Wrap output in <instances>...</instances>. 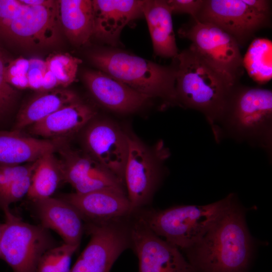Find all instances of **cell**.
<instances>
[{"label":"cell","mask_w":272,"mask_h":272,"mask_svg":"<svg viewBox=\"0 0 272 272\" xmlns=\"http://www.w3.org/2000/svg\"><path fill=\"white\" fill-rule=\"evenodd\" d=\"M173 59L177 105L201 113L213 130L240 83H234L218 71L190 46Z\"/></svg>","instance_id":"6da1fadb"},{"label":"cell","mask_w":272,"mask_h":272,"mask_svg":"<svg viewBox=\"0 0 272 272\" xmlns=\"http://www.w3.org/2000/svg\"><path fill=\"white\" fill-rule=\"evenodd\" d=\"M83 78L94 98L115 112L131 113L142 107L150 98L100 70L85 71Z\"/></svg>","instance_id":"2e32d148"},{"label":"cell","mask_w":272,"mask_h":272,"mask_svg":"<svg viewBox=\"0 0 272 272\" xmlns=\"http://www.w3.org/2000/svg\"><path fill=\"white\" fill-rule=\"evenodd\" d=\"M58 86L59 84L55 76L50 71L47 69L42 80L40 91L51 90L56 89V87Z\"/></svg>","instance_id":"e575fe53"},{"label":"cell","mask_w":272,"mask_h":272,"mask_svg":"<svg viewBox=\"0 0 272 272\" xmlns=\"http://www.w3.org/2000/svg\"><path fill=\"white\" fill-rule=\"evenodd\" d=\"M79 246L63 243L48 249L41 257L36 272H70L72 256Z\"/></svg>","instance_id":"484cf974"},{"label":"cell","mask_w":272,"mask_h":272,"mask_svg":"<svg viewBox=\"0 0 272 272\" xmlns=\"http://www.w3.org/2000/svg\"><path fill=\"white\" fill-rule=\"evenodd\" d=\"M56 152L60 156L63 182L71 184L77 193L102 189H115L126 193L124 184L86 152L72 149L62 142Z\"/></svg>","instance_id":"5bb4252c"},{"label":"cell","mask_w":272,"mask_h":272,"mask_svg":"<svg viewBox=\"0 0 272 272\" xmlns=\"http://www.w3.org/2000/svg\"><path fill=\"white\" fill-rule=\"evenodd\" d=\"M54 152H47L36 161L27 195L32 201L52 197L63 182L61 162Z\"/></svg>","instance_id":"cb8c5ba5"},{"label":"cell","mask_w":272,"mask_h":272,"mask_svg":"<svg viewBox=\"0 0 272 272\" xmlns=\"http://www.w3.org/2000/svg\"><path fill=\"white\" fill-rule=\"evenodd\" d=\"M62 32L56 1L49 6L24 4L17 16L0 29V36L25 48L38 49L58 43Z\"/></svg>","instance_id":"30bf717a"},{"label":"cell","mask_w":272,"mask_h":272,"mask_svg":"<svg viewBox=\"0 0 272 272\" xmlns=\"http://www.w3.org/2000/svg\"><path fill=\"white\" fill-rule=\"evenodd\" d=\"M45 62L47 69L55 76L59 86L65 88L76 80L82 60L68 53H57L50 55Z\"/></svg>","instance_id":"4316f807"},{"label":"cell","mask_w":272,"mask_h":272,"mask_svg":"<svg viewBox=\"0 0 272 272\" xmlns=\"http://www.w3.org/2000/svg\"><path fill=\"white\" fill-rule=\"evenodd\" d=\"M36 162L16 165H0V193L17 179L33 171Z\"/></svg>","instance_id":"f546056e"},{"label":"cell","mask_w":272,"mask_h":272,"mask_svg":"<svg viewBox=\"0 0 272 272\" xmlns=\"http://www.w3.org/2000/svg\"><path fill=\"white\" fill-rule=\"evenodd\" d=\"M178 34L189 40L190 46L218 71L234 83H240L244 72L243 57L239 45L231 35L214 24L192 17Z\"/></svg>","instance_id":"ba28073f"},{"label":"cell","mask_w":272,"mask_h":272,"mask_svg":"<svg viewBox=\"0 0 272 272\" xmlns=\"http://www.w3.org/2000/svg\"><path fill=\"white\" fill-rule=\"evenodd\" d=\"M61 141L39 139L15 130L0 131V165L35 162L47 152H56Z\"/></svg>","instance_id":"ffe728a7"},{"label":"cell","mask_w":272,"mask_h":272,"mask_svg":"<svg viewBox=\"0 0 272 272\" xmlns=\"http://www.w3.org/2000/svg\"><path fill=\"white\" fill-rule=\"evenodd\" d=\"M30 66L27 73L28 88L41 91L43 77L47 67L45 61L39 58L29 59Z\"/></svg>","instance_id":"4dcf8cb0"},{"label":"cell","mask_w":272,"mask_h":272,"mask_svg":"<svg viewBox=\"0 0 272 272\" xmlns=\"http://www.w3.org/2000/svg\"><path fill=\"white\" fill-rule=\"evenodd\" d=\"M86 127L82 139L86 153L124 184L128 153L126 132L105 119L92 120Z\"/></svg>","instance_id":"4fadbf2b"},{"label":"cell","mask_w":272,"mask_h":272,"mask_svg":"<svg viewBox=\"0 0 272 272\" xmlns=\"http://www.w3.org/2000/svg\"><path fill=\"white\" fill-rule=\"evenodd\" d=\"M29 59L18 57L7 63L5 69L6 80L9 78L27 75L29 69Z\"/></svg>","instance_id":"836d02e7"},{"label":"cell","mask_w":272,"mask_h":272,"mask_svg":"<svg viewBox=\"0 0 272 272\" xmlns=\"http://www.w3.org/2000/svg\"><path fill=\"white\" fill-rule=\"evenodd\" d=\"M23 6L20 0H0V29L17 16Z\"/></svg>","instance_id":"d6a6232c"},{"label":"cell","mask_w":272,"mask_h":272,"mask_svg":"<svg viewBox=\"0 0 272 272\" xmlns=\"http://www.w3.org/2000/svg\"><path fill=\"white\" fill-rule=\"evenodd\" d=\"M24 5L31 6H49L55 3L54 0H20Z\"/></svg>","instance_id":"d590c367"},{"label":"cell","mask_w":272,"mask_h":272,"mask_svg":"<svg viewBox=\"0 0 272 272\" xmlns=\"http://www.w3.org/2000/svg\"><path fill=\"white\" fill-rule=\"evenodd\" d=\"M92 63L135 91L177 104L174 65L166 66L118 49H99L88 55Z\"/></svg>","instance_id":"277c9868"},{"label":"cell","mask_w":272,"mask_h":272,"mask_svg":"<svg viewBox=\"0 0 272 272\" xmlns=\"http://www.w3.org/2000/svg\"><path fill=\"white\" fill-rule=\"evenodd\" d=\"M212 131L217 142L227 137L261 148L269 155L272 148L271 90L238 84Z\"/></svg>","instance_id":"7a4b0ae2"},{"label":"cell","mask_w":272,"mask_h":272,"mask_svg":"<svg viewBox=\"0 0 272 272\" xmlns=\"http://www.w3.org/2000/svg\"><path fill=\"white\" fill-rule=\"evenodd\" d=\"M193 18L217 26L242 47L258 31L271 26V1L203 0L199 11Z\"/></svg>","instance_id":"8992f818"},{"label":"cell","mask_w":272,"mask_h":272,"mask_svg":"<svg viewBox=\"0 0 272 272\" xmlns=\"http://www.w3.org/2000/svg\"><path fill=\"white\" fill-rule=\"evenodd\" d=\"M33 172L17 179L0 193L1 209L3 211L9 208L11 204L27 195L31 185Z\"/></svg>","instance_id":"83f0119b"},{"label":"cell","mask_w":272,"mask_h":272,"mask_svg":"<svg viewBox=\"0 0 272 272\" xmlns=\"http://www.w3.org/2000/svg\"><path fill=\"white\" fill-rule=\"evenodd\" d=\"M127 219L86 222L84 231L90 240L70 272H110L118 257L131 246Z\"/></svg>","instance_id":"9c48e42d"},{"label":"cell","mask_w":272,"mask_h":272,"mask_svg":"<svg viewBox=\"0 0 272 272\" xmlns=\"http://www.w3.org/2000/svg\"><path fill=\"white\" fill-rule=\"evenodd\" d=\"M145 1L93 0V36L111 45L117 44L123 28L143 15Z\"/></svg>","instance_id":"e0dca14e"},{"label":"cell","mask_w":272,"mask_h":272,"mask_svg":"<svg viewBox=\"0 0 272 272\" xmlns=\"http://www.w3.org/2000/svg\"><path fill=\"white\" fill-rule=\"evenodd\" d=\"M5 57L0 50V118L12 109L16 100L18 92L6 81L5 69L7 64Z\"/></svg>","instance_id":"f1b7e54d"},{"label":"cell","mask_w":272,"mask_h":272,"mask_svg":"<svg viewBox=\"0 0 272 272\" xmlns=\"http://www.w3.org/2000/svg\"><path fill=\"white\" fill-rule=\"evenodd\" d=\"M126 134L128 153L124 182L133 214L151 200L159 181V161L168 155L163 149L155 155L135 135Z\"/></svg>","instance_id":"8fae6325"},{"label":"cell","mask_w":272,"mask_h":272,"mask_svg":"<svg viewBox=\"0 0 272 272\" xmlns=\"http://www.w3.org/2000/svg\"><path fill=\"white\" fill-rule=\"evenodd\" d=\"M79 99L74 92L64 88L38 92L20 109L13 130L21 131Z\"/></svg>","instance_id":"603a6c76"},{"label":"cell","mask_w":272,"mask_h":272,"mask_svg":"<svg viewBox=\"0 0 272 272\" xmlns=\"http://www.w3.org/2000/svg\"><path fill=\"white\" fill-rule=\"evenodd\" d=\"M59 197L71 205L85 222L104 223L127 218L132 214L126 193L117 190L66 193Z\"/></svg>","instance_id":"9a60e30c"},{"label":"cell","mask_w":272,"mask_h":272,"mask_svg":"<svg viewBox=\"0 0 272 272\" xmlns=\"http://www.w3.org/2000/svg\"><path fill=\"white\" fill-rule=\"evenodd\" d=\"M233 194L201 206H179L163 210L138 212L158 236L178 249H190L198 243L220 217Z\"/></svg>","instance_id":"5b68a950"},{"label":"cell","mask_w":272,"mask_h":272,"mask_svg":"<svg viewBox=\"0 0 272 272\" xmlns=\"http://www.w3.org/2000/svg\"><path fill=\"white\" fill-rule=\"evenodd\" d=\"M251 238L234 194L220 217L191 248L193 260L205 272H239L248 265Z\"/></svg>","instance_id":"3957f363"},{"label":"cell","mask_w":272,"mask_h":272,"mask_svg":"<svg viewBox=\"0 0 272 272\" xmlns=\"http://www.w3.org/2000/svg\"><path fill=\"white\" fill-rule=\"evenodd\" d=\"M5 217L1 236V258L13 272H36L42 255L57 245L49 230L40 224L25 222L10 208L3 210Z\"/></svg>","instance_id":"52a82bcc"},{"label":"cell","mask_w":272,"mask_h":272,"mask_svg":"<svg viewBox=\"0 0 272 272\" xmlns=\"http://www.w3.org/2000/svg\"><path fill=\"white\" fill-rule=\"evenodd\" d=\"M129 223L130 245L139 272H193L179 249L156 235L139 215Z\"/></svg>","instance_id":"7c38bea8"},{"label":"cell","mask_w":272,"mask_h":272,"mask_svg":"<svg viewBox=\"0 0 272 272\" xmlns=\"http://www.w3.org/2000/svg\"><path fill=\"white\" fill-rule=\"evenodd\" d=\"M166 2L173 14H187L195 18L203 0H167Z\"/></svg>","instance_id":"1f68e13d"},{"label":"cell","mask_w":272,"mask_h":272,"mask_svg":"<svg viewBox=\"0 0 272 272\" xmlns=\"http://www.w3.org/2000/svg\"><path fill=\"white\" fill-rule=\"evenodd\" d=\"M62 30L70 42L77 46L87 43L94 33L92 1H58Z\"/></svg>","instance_id":"7402d4cb"},{"label":"cell","mask_w":272,"mask_h":272,"mask_svg":"<svg viewBox=\"0 0 272 272\" xmlns=\"http://www.w3.org/2000/svg\"><path fill=\"white\" fill-rule=\"evenodd\" d=\"M95 110L80 99L30 125L31 134L51 140H65L79 132L95 117Z\"/></svg>","instance_id":"d6986e66"},{"label":"cell","mask_w":272,"mask_h":272,"mask_svg":"<svg viewBox=\"0 0 272 272\" xmlns=\"http://www.w3.org/2000/svg\"><path fill=\"white\" fill-rule=\"evenodd\" d=\"M244 69L259 85L272 79V42L265 38L254 39L242 59Z\"/></svg>","instance_id":"d4e9b609"},{"label":"cell","mask_w":272,"mask_h":272,"mask_svg":"<svg viewBox=\"0 0 272 272\" xmlns=\"http://www.w3.org/2000/svg\"><path fill=\"white\" fill-rule=\"evenodd\" d=\"M32 202L41 225L56 232L63 243L80 245L84 232V221L71 205L59 197H52Z\"/></svg>","instance_id":"ac0fdd59"},{"label":"cell","mask_w":272,"mask_h":272,"mask_svg":"<svg viewBox=\"0 0 272 272\" xmlns=\"http://www.w3.org/2000/svg\"><path fill=\"white\" fill-rule=\"evenodd\" d=\"M166 1H145L143 8L153 49L158 56L174 58L179 53L172 18Z\"/></svg>","instance_id":"44dd1931"}]
</instances>
